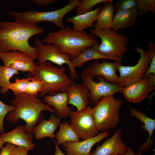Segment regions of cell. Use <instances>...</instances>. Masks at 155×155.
<instances>
[{
  "label": "cell",
  "instance_id": "obj_30",
  "mask_svg": "<svg viewBox=\"0 0 155 155\" xmlns=\"http://www.w3.org/2000/svg\"><path fill=\"white\" fill-rule=\"evenodd\" d=\"M138 15L143 14L148 11L155 13V0H136Z\"/></svg>",
  "mask_w": 155,
  "mask_h": 155
},
{
  "label": "cell",
  "instance_id": "obj_29",
  "mask_svg": "<svg viewBox=\"0 0 155 155\" xmlns=\"http://www.w3.org/2000/svg\"><path fill=\"white\" fill-rule=\"evenodd\" d=\"M31 80L30 78L21 79H16L15 82L10 84L8 87L15 95L24 93H26L28 83Z\"/></svg>",
  "mask_w": 155,
  "mask_h": 155
},
{
  "label": "cell",
  "instance_id": "obj_33",
  "mask_svg": "<svg viewBox=\"0 0 155 155\" xmlns=\"http://www.w3.org/2000/svg\"><path fill=\"white\" fill-rule=\"evenodd\" d=\"M115 4V11L136 9V0H119Z\"/></svg>",
  "mask_w": 155,
  "mask_h": 155
},
{
  "label": "cell",
  "instance_id": "obj_39",
  "mask_svg": "<svg viewBox=\"0 0 155 155\" xmlns=\"http://www.w3.org/2000/svg\"><path fill=\"white\" fill-rule=\"evenodd\" d=\"M53 141L55 145V151L54 155H66L61 150L56 141L53 140Z\"/></svg>",
  "mask_w": 155,
  "mask_h": 155
},
{
  "label": "cell",
  "instance_id": "obj_21",
  "mask_svg": "<svg viewBox=\"0 0 155 155\" xmlns=\"http://www.w3.org/2000/svg\"><path fill=\"white\" fill-rule=\"evenodd\" d=\"M101 8L100 7L87 13L68 18L66 21L71 23L73 25V29L79 31H84L88 28H92L93 23L96 21Z\"/></svg>",
  "mask_w": 155,
  "mask_h": 155
},
{
  "label": "cell",
  "instance_id": "obj_42",
  "mask_svg": "<svg viewBox=\"0 0 155 155\" xmlns=\"http://www.w3.org/2000/svg\"><path fill=\"white\" fill-rule=\"evenodd\" d=\"M155 155V154H154L153 155Z\"/></svg>",
  "mask_w": 155,
  "mask_h": 155
},
{
  "label": "cell",
  "instance_id": "obj_23",
  "mask_svg": "<svg viewBox=\"0 0 155 155\" xmlns=\"http://www.w3.org/2000/svg\"><path fill=\"white\" fill-rule=\"evenodd\" d=\"M130 111L131 115L144 124L145 129L148 133L149 136L147 140L140 147V150L141 151L150 150L154 143V140L151 139V137L155 129V120L147 117L142 112L133 108H131Z\"/></svg>",
  "mask_w": 155,
  "mask_h": 155
},
{
  "label": "cell",
  "instance_id": "obj_5",
  "mask_svg": "<svg viewBox=\"0 0 155 155\" xmlns=\"http://www.w3.org/2000/svg\"><path fill=\"white\" fill-rule=\"evenodd\" d=\"M90 33L101 40L97 48L98 52L115 62H121L127 51L129 41L127 36L112 29H90Z\"/></svg>",
  "mask_w": 155,
  "mask_h": 155
},
{
  "label": "cell",
  "instance_id": "obj_10",
  "mask_svg": "<svg viewBox=\"0 0 155 155\" xmlns=\"http://www.w3.org/2000/svg\"><path fill=\"white\" fill-rule=\"evenodd\" d=\"M133 49L140 54L137 63L133 66H123L121 63L117 67L119 73L117 84L121 87L142 78L146 72L151 61L147 51L138 46Z\"/></svg>",
  "mask_w": 155,
  "mask_h": 155
},
{
  "label": "cell",
  "instance_id": "obj_41",
  "mask_svg": "<svg viewBox=\"0 0 155 155\" xmlns=\"http://www.w3.org/2000/svg\"><path fill=\"white\" fill-rule=\"evenodd\" d=\"M118 155L117 154H114V155Z\"/></svg>",
  "mask_w": 155,
  "mask_h": 155
},
{
  "label": "cell",
  "instance_id": "obj_9",
  "mask_svg": "<svg viewBox=\"0 0 155 155\" xmlns=\"http://www.w3.org/2000/svg\"><path fill=\"white\" fill-rule=\"evenodd\" d=\"M70 117V126L79 138L83 140L99 134L92 108L89 106L73 112Z\"/></svg>",
  "mask_w": 155,
  "mask_h": 155
},
{
  "label": "cell",
  "instance_id": "obj_26",
  "mask_svg": "<svg viewBox=\"0 0 155 155\" xmlns=\"http://www.w3.org/2000/svg\"><path fill=\"white\" fill-rule=\"evenodd\" d=\"M59 129L55 135L56 142L59 145L66 143L78 142L80 141V138L67 122L61 123Z\"/></svg>",
  "mask_w": 155,
  "mask_h": 155
},
{
  "label": "cell",
  "instance_id": "obj_4",
  "mask_svg": "<svg viewBox=\"0 0 155 155\" xmlns=\"http://www.w3.org/2000/svg\"><path fill=\"white\" fill-rule=\"evenodd\" d=\"M65 68L62 66L57 68L49 61L35 64V69L27 74L28 78L42 81L43 83V90L39 95L43 97L46 94L53 96L60 92H65L70 85L74 83L66 74Z\"/></svg>",
  "mask_w": 155,
  "mask_h": 155
},
{
  "label": "cell",
  "instance_id": "obj_31",
  "mask_svg": "<svg viewBox=\"0 0 155 155\" xmlns=\"http://www.w3.org/2000/svg\"><path fill=\"white\" fill-rule=\"evenodd\" d=\"M147 51L151 59L149 66L143 77L148 78L151 74L155 75V43L149 42Z\"/></svg>",
  "mask_w": 155,
  "mask_h": 155
},
{
  "label": "cell",
  "instance_id": "obj_37",
  "mask_svg": "<svg viewBox=\"0 0 155 155\" xmlns=\"http://www.w3.org/2000/svg\"><path fill=\"white\" fill-rule=\"evenodd\" d=\"M32 1L35 3L41 6H44L50 4L56 1L55 0H33Z\"/></svg>",
  "mask_w": 155,
  "mask_h": 155
},
{
  "label": "cell",
  "instance_id": "obj_40",
  "mask_svg": "<svg viewBox=\"0 0 155 155\" xmlns=\"http://www.w3.org/2000/svg\"><path fill=\"white\" fill-rule=\"evenodd\" d=\"M4 144V143L3 142L0 137V149L2 148Z\"/></svg>",
  "mask_w": 155,
  "mask_h": 155
},
{
  "label": "cell",
  "instance_id": "obj_1",
  "mask_svg": "<svg viewBox=\"0 0 155 155\" xmlns=\"http://www.w3.org/2000/svg\"><path fill=\"white\" fill-rule=\"evenodd\" d=\"M43 32V29L37 24L16 21L0 22V52L21 51L37 60V48L31 46L29 40L34 35Z\"/></svg>",
  "mask_w": 155,
  "mask_h": 155
},
{
  "label": "cell",
  "instance_id": "obj_8",
  "mask_svg": "<svg viewBox=\"0 0 155 155\" xmlns=\"http://www.w3.org/2000/svg\"><path fill=\"white\" fill-rule=\"evenodd\" d=\"M98 82L93 81L90 76L86 68L84 69L81 75L82 84L89 90L88 98L90 103L94 106L100 100L121 92L123 87L117 84L106 81L100 76H97Z\"/></svg>",
  "mask_w": 155,
  "mask_h": 155
},
{
  "label": "cell",
  "instance_id": "obj_7",
  "mask_svg": "<svg viewBox=\"0 0 155 155\" xmlns=\"http://www.w3.org/2000/svg\"><path fill=\"white\" fill-rule=\"evenodd\" d=\"M123 102L113 96L100 100L92 108L93 114L99 131L104 132L116 127L119 123L120 109Z\"/></svg>",
  "mask_w": 155,
  "mask_h": 155
},
{
  "label": "cell",
  "instance_id": "obj_14",
  "mask_svg": "<svg viewBox=\"0 0 155 155\" xmlns=\"http://www.w3.org/2000/svg\"><path fill=\"white\" fill-rule=\"evenodd\" d=\"M121 62H109L103 59L102 62L95 60L90 63L86 69L93 79L96 76H100L109 83L117 84L118 76L116 71Z\"/></svg>",
  "mask_w": 155,
  "mask_h": 155
},
{
  "label": "cell",
  "instance_id": "obj_36",
  "mask_svg": "<svg viewBox=\"0 0 155 155\" xmlns=\"http://www.w3.org/2000/svg\"><path fill=\"white\" fill-rule=\"evenodd\" d=\"M29 150L25 147L16 146L11 155H27Z\"/></svg>",
  "mask_w": 155,
  "mask_h": 155
},
{
  "label": "cell",
  "instance_id": "obj_15",
  "mask_svg": "<svg viewBox=\"0 0 155 155\" xmlns=\"http://www.w3.org/2000/svg\"><path fill=\"white\" fill-rule=\"evenodd\" d=\"M122 130H117L111 137L106 139L101 145H98L90 155H113L121 154L127 149V147L122 140Z\"/></svg>",
  "mask_w": 155,
  "mask_h": 155
},
{
  "label": "cell",
  "instance_id": "obj_19",
  "mask_svg": "<svg viewBox=\"0 0 155 155\" xmlns=\"http://www.w3.org/2000/svg\"><path fill=\"white\" fill-rule=\"evenodd\" d=\"M43 98V102L52 106L55 113L61 119L68 118L73 112L67 106L68 96L65 92H60L53 96L45 95Z\"/></svg>",
  "mask_w": 155,
  "mask_h": 155
},
{
  "label": "cell",
  "instance_id": "obj_3",
  "mask_svg": "<svg viewBox=\"0 0 155 155\" xmlns=\"http://www.w3.org/2000/svg\"><path fill=\"white\" fill-rule=\"evenodd\" d=\"M38 97L26 93L15 95L10 101L15 106V110L8 114L6 120L16 124L19 119H23L26 123L23 126L25 131L33 135L34 128L42 117V112L45 111L55 113L51 106L44 104Z\"/></svg>",
  "mask_w": 155,
  "mask_h": 155
},
{
  "label": "cell",
  "instance_id": "obj_11",
  "mask_svg": "<svg viewBox=\"0 0 155 155\" xmlns=\"http://www.w3.org/2000/svg\"><path fill=\"white\" fill-rule=\"evenodd\" d=\"M35 43L38 52L36 64L48 61L61 66L66 64L69 69L71 78L72 79L79 80V76L71 60L67 54L61 53L57 46L51 44H45L38 39L35 40Z\"/></svg>",
  "mask_w": 155,
  "mask_h": 155
},
{
  "label": "cell",
  "instance_id": "obj_32",
  "mask_svg": "<svg viewBox=\"0 0 155 155\" xmlns=\"http://www.w3.org/2000/svg\"><path fill=\"white\" fill-rule=\"evenodd\" d=\"M44 88L43 82L39 80L31 79L29 82L26 93L32 96H38L39 92H41Z\"/></svg>",
  "mask_w": 155,
  "mask_h": 155
},
{
  "label": "cell",
  "instance_id": "obj_2",
  "mask_svg": "<svg viewBox=\"0 0 155 155\" xmlns=\"http://www.w3.org/2000/svg\"><path fill=\"white\" fill-rule=\"evenodd\" d=\"M96 38L86 31H76L68 26L49 32L42 42L57 46L61 53L67 54L72 60L78 57L84 49L99 44Z\"/></svg>",
  "mask_w": 155,
  "mask_h": 155
},
{
  "label": "cell",
  "instance_id": "obj_16",
  "mask_svg": "<svg viewBox=\"0 0 155 155\" xmlns=\"http://www.w3.org/2000/svg\"><path fill=\"white\" fill-rule=\"evenodd\" d=\"M109 131L99 133L93 137L78 142H69L63 144L67 155H90L93 146L108 135Z\"/></svg>",
  "mask_w": 155,
  "mask_h": 155
},
{
  "label": "cell",
  "instance_id": "obj_22",
  "mask_svg": "<svg viewBox=\"0 0 155 155\" xmlns=\"http://www.w3.org/2000/svg\"><path fill=\"white\" fill-rule=\"evenodd\" d=\"M138 15L136 9L116 12L113 17L112 29L118 31L135 25Z\"/></svg>",
  "mask_w": 155,
  "mask_h": 155
},
{
  "label": "cell",
  "instance_id": "obj_18",
  "mask_svg": "<svg viewBox=\"0 0 155 155\" xmlns=\"http://www.w3.org/2000/svg\"><path fill=\"white\" fill-rule=\"evenodd\" d=\"M65 92L68 96V104L75 106L80 110L90 104L88 98L89 90L82 84L74 83L66 89Z\"/></svg>",
  "mask_w": 155,
  "mask_h": 155
},
{
  "label": "cell",
  "instance_id": "obj_34",
  "mask_svg": "<svg viewBox=\"0 0 155 155\" xmlns=\"http://www.w3.org/2000/svg\"><path fill=\"white\" fill-rule=\"evenodd\" d=\"M15 108V107L13 105H7L0 100V133H5L3 124L5 116L9 112L14 111Z\"/></svg>",
  "mask_w": 155,
  "mask_h": 155
},
{
  "label": "cell",
  "instance_id": "obj_13",
  "mask_svg": "<svg viewBox=\"0 0 155 155\" xmlns=\"http://www.w3.org/2000/svg\"><path fill=\"white\" fill-rule=\"evenodd\" d=\"M0 59L4 65L18 71L31 72L35 69L34 63L35 59L26 53L13 50L6 52H0Z\"/></svg>",
  "mask_w": 155,
  "mask_h": 155
},
{
  "label": "cell",
  "instance_id": "obj_25",
  "mask_svg": "<svg viewBox=\"0 0 155 155\" xmlns=\"http://www.w3.org/2000/svg\"><path fill=\"white\" fill-rule=\"evenodd\" d=\"M99 44L84 49L78 57L71 60L74 68L81 67L84 63L91 60L108 59L98 52L97 48Z\"/></svg>",
  "mask_w": 155,
  "mask_h": 155
},
{
  "label": "cell",
  "instance_id": "obj_20",
  "mask_svg": "<svg viewBox=\"0 0 155 155\" xmlns=\"http://www.w3.org/2000/svg\"><path fill=\"white\" fill-rule=\"evenodd\" d=\"M61 123V119L53 115L48 120L42 119L34 128L33 134L37 140L46 137L53 139L55 138V131Z\"/></svg>",
  "mask_w": 155,
  "mask_h": 155
},
{
  "label": "cell",
  "instance_id": "obj_35",
  "mask_svg": "<svg viewBox=\"0 0 155 155\" xmlns=\"http://www.w3.org/2000/svg\"><path fill=\"white\" fill-rule=\"evenodd\" d=\"M16 146L13 144L6 143V145L1 149L0 155H11Z\"/></svg>",
  "mask_w": 155,
  "mask_h": 155
},
{
  "label": "cell",
  "instance_id": "obj_6",
  "mask_svg": "<svg viewBox=\"0 0 155 155\" xmlns=\"http://www.w3.org/2000/svg\"><path fill=\"white\" fill-rule=\"evenodd\" d=\"M80 1L69 0L65 6L54 11L42 12L34 10L21 12L13 11L8 12L7 14L13 16L15 21L33 24H37L43 22H49L61 29L65 27L62 21L63 18L76 7Z\"/></svg>",
  "mask_w": 155,
  "mask_h": 155
},
{
  "label": "cell",
  "instance_id": "obj_28",
  "mask_svg": "<svg viewBox=\"0 0 155 155\" xmlns=\"http://www.w3.org/2000/svg\"><path fill=\"white\" fill-rule=\"evenodd\" d=\"M111 0H81L76 7L77 15L84 13L92 10L95 5L101 3H108Z\"/></svg>",
  "mask_w": 155,
  "mask_h": 155
},
{
  "label": "cell",
  "instance_id": "obj_38",
  "mask_svg": "<svg viewBox=\"0 0 155 155\" xmlns=\"http://www.w3.org/2000/svg\"><path fill=\"white\" fill-rule=\"evenodd\" d=\"M119 155H142L141 152L138 150L136 154H135L132 148L130 147H127V150L123 153Z\"/></svg>",
  "mask_w": 155,
  "mask_h": 155
},
{
  "label": "cell",
  "instance_id": "obj_27",
  "mask_svg": "<svg viewBox=\"0 0 155 155\" xmlns=\"http://www.w3.org/2000/svg\"><path fill=\"white\" fill-rule=\"evenodd\" d=\"M19 71L4 65H0V92L5 94L9 91L8 87L11 83L10 80L14 75L19 74Z\"/></svg>",
  "mask_w": 155,
  "mask_h": 155
},
{
  "label": "cell",
  "instance_id": "obj_17",
  "mask_svg": "<svg viewBox=\"0 0 155 155\" xmlns=\"http://www.w3.org/2000/svg\"><path fill=\"white\" fill-rule=\"evenodd\" d=\"M32 135L26 133L23 126L20 125L9 132L2 134L0 137L4 143H9L25 147L30 150H33L35 146L33 142Z\"/></svg>",
  "mask_w": 155,
  "mask_h": 155
},
{
  "label": "cell",
  "instance_id": "obj_12",
  "mask_svg": "<svg viewBox=\"0 0 155 155\" xmlns=\"http://www.w3.org/2000/svg\"><path fill=\"white\" fill-rule=\"evenodd\" d=\"M155 75L149 74L148 78L130 83L123 87L121 92L128 102L140 103L155 90Z\"/></svg>",
  "mask_w": 155,
  "mask_h": 155
},
{
  "label": "cell",
  "instance_id": "obj_24",
  "mask_svg": "<svg viewBox=\"0 0 155 155\" xmlns=\"http://www.w3.org/2000/svg\"><path fill=\"white\" fill-rule=\"evenodd\" d=\"M115 11V4L113 0L104 3L96 17V23L94 28L100 30L112 29V21Z\"/></svg>",
  "mask_w": 155,
  "mask_h": 155
}]
</instances>
